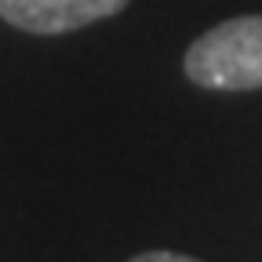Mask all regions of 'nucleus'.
Returning <instances> with one entry per match:
<instances>
[{"label": "nucleus", "mask_w": 262, "mask_h": 262, "mask_svg": "<svg viewBox=\"0 0 262 262\" xmlns=\"http://www.w3.org/2000/svg\"><path fill=\"white\" fill-rule=\"evenodd\" d=\"M186 77L211 91L262 88V15L229 18L186 51Z\"/></svg>", "instance_id": "obj_1"}, {"label": "nucleus", "mask_w": 262, "mask_h": 262, "mask_svg": "<svg viewBox=\"0 0 262 262\" xmlns=\"http://www.w3.org/2000/svg\"><path fill=\"white\" fill-rule=\"evenodd\" d=\"M127 8V0H0V18L26 33H70L110 18Z\"/></svg>", "instance_id": "obj_2"}, {"label": "nucleus", "mask_w": 262, "mask_h": 262, "mask_svg": "<svg viewBox=\"0 0 262 262\" xmlns=\"http://www.w3.org/2000/svg\"><path fill=\"white\" fill-rule=\"evenodd\" d=\"M131 262H201V258H189V255H179V251H142Z\"/></svg>", "instance_id": "obj_3"}]
</instances>
